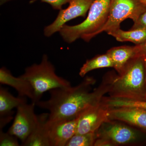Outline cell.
<instances>
[{"label":"cell","instance_id":"cell-1","mask_svg":"<svg viewBox=\"0 0 146 146\" xmlns=\"http://www.w3.org/2000/svg\"><path fill=\"white\" fill-rule=\"evenodd\" d=\"M112 78V74L106 76L100 86L91 91L96 80L87 77L77 86L50 90L49 98L39 100L36 105L49 111V121L77 117L87 108L101 102L109 92Z\"/></svg>","mask_w":146,"mask_h":146},{"label":"cell","instance_id":"cell-2","mask_svg":"<svg viewBox=\"0 0 146 146\" xmlns=\"http://www.w3.org/2000/svg\"><path fill=\"white\" fill-rule=\"evenodd\" d=\"M109 97L146 101L145 68L143 56L139 55L127 64L118 75H113Z\"/></svg>","mask_w":146,"mask_h":146},{"label":"cell","instance_id":"cell-3","mask_svg":"<svg viewBox=\"0 0 146 146\" xmlns=\"http://www.w3.org/2000/svg\"><path fill=\"white\" fill-rule=\"evenodd\" d=\"M110 0H95L82 23L74 26L65 25L58 32L65 42L71 44L79 38L89 42L97 35L106 23Z\"/></svg>","mask_w":146,"mask_h":146},{"label":"cell","instance_id":"cell-4","mask_svg":"<svg viewBox=\"0 0 146 146\" xmlns=\"http://www.w3.org/2000/svg\"><path fill=\"white\" fill-rule=\"evenodd\" d=\"M20 76L31 84L39 101L47 91L71 86L70 82L56 74L54 66L46 54L43 55L41 63L27 67Z\"/></svg>","mask_w":146,"mask_h":146},{"label":"cell","instance_id":"cell-5","mask_svg":"<svg viewBox=\"0 0 146 146\" xmlns=\"http://www.w3.org/2000/svg\"><path fill=\"white\" fill-rule=\"evenodd\" d=\"M96 132L97 138L107 139L115 146L140 145L146 144V131L120 121H107Z\"/></svg>","mask_w":146,"mask_h":146},{"label":"cell","instance_id":"cell-6","mask_svg":"<svg viewBox=\"0 0 146 146\" xmlns=\"http://www.w3.org/2000/svg\"><path fill=\"white\" fill-rule=\"evenodd\" d=\"M146 10V6L140 0H110L107 21L97 35L120 28L121 23L128 18L134 23Z\"/></svg>","mask_w":146,"mask_h":146},{"label":"cell","instance_id":"cell-7","mask_svg":"<svg viewBox=\"0 0 146 146\" xmlns=\"http://www.w3.org/2000/svg\"><path fill=\"white\" fill-rule=\"evenodd\" d=\"M35 103L32 102L18 106L13 123L7 131L20 139L22 143L33 131L38 121V115L35 112Z\"/></svg>","mask_w":146,"mask_h":146},{"label":"cell","instance_id":"cell-8","mask_svg":"<svg viewBox=\"0 0 146 146\" xmlns=\"http://www.w3.org/2000/svg\"><path fill=\"white\" fill-rule=\"evenodd\" d=\"M95 0H71L65 9L59 10L57 17L51 24L44 29V35L50 37L59 32L66 23L78 17L85 18Z\"/></svg>","mask_w":146,"mask_h":146},{"label":"cell","instance_id":"cell-9","mask_svg":"<svg viewBox=\"0 0 146 146\" xmlns=\"http://www.w3.org/2000/svg\"><path fill=\"white\" fill-rule=\"evenodd\" d=\"M109 108L102 103L91 106L78 115L77 134L95 132L105 122L110 120Z\"/></svg>","mask_w":146,"mask_h":146},{"label":"cell","instance_id":"cell-10","mask_svg":"<svg viewBox=\"0 0 146 146\" xmlns=\"http://www.w3.org/2000/svg\"><path fill=\"white\" fill-rule=\"evenodd\" d=\"M78 117L49 121H47L50 146H66L76 133Z\"/></svg>","mask_w":146,"mask_h":146},{"label":"cell","instance_id":"cell-11","mask_svg":"<svg viewBox=\"0 0 146 146\" xmlns=\"http://www.w3.org/2000/svg\"><path fill=\"white\" fill-rule=\"evenodd\" d=\"M109 119L125 123L146 131V110L137 107L109 108Z\"/></svg>","mask_w":146,"mask_h":146},{"label":"cell","instance_id":"cell-12","mask_svg":"<svg viewBox=\"0 0 146 146\" xmlns=\"http://www.w3.org/2000/svg\"><path fill=\"white\" fill-rule=\"evenodd\" d=\"M0 83L15 89L18 92V96L28 98L35 104L39 101L30 83L21 76L18 77L14 76L5 67L0 69Z\"/></svg>","mask_w":146,"mask_h":146},{"label":"cell","instance_id":"cell-13","mask_svg":"<svg viewBox=\"0 0 146 146\" xmlns=\"http://www.w3.org/2000/svg\"><path fill=\"white\" fill-rule=\"evenodd\" d=\"M113 63V68L120 74L130 60L139 56L136 45L115 47L107 51Z\"/></svg>","mask_w":146,"mask_h":146},{"label":"cell","instance_id":"cell-14","mask_svg":"<svg viewBox=\"0 0 146 146\" xmlns=\"http://www.w3.org/2000/svg\"><path fill=\"white\" fill-rule=\"evenodd\" d=\"M49 113L38 115V121L34 130L22 143L24 146H50L47 122Z\"/></svg>","mask_w":146,"mask_h":146},{"label":"cell","instance_id":"cell-15","mask_svg":"<svg viewBox=\"0 0 146 146\" xmlns=\"http://www.w3.org/2000/svg\"><path fill=\"white\" fill-rule=\"evenodd\" d=\"M26 103V98L14 97L7 89L0 87V117L13 116L12 110Z\"/></svg>","mask_w":146,"mask_h":146},{"label":"cell","instance_id":"cell-16","mask_svg":"<svg viewBox=\"0 0 146 146\" xmlns=\"http://www.w3.org/2000/svg\"><path fill=\"white\" fill-rule=\"evenodd\" d=\"M107 33L115 37L119 42H131L136 45L141 44L146 41V29H131L125 31L119 28L108 32Z\"/></svg>","mask_w":146,"mask_h":146},{"label":"cell","instance_id":"cell-17","mask_svg":"<svg viewBox=\"0 0 146 146\" xmlns=\"http://www.w3.org/2000/svg\"><path fill=\"white\" fill-rule=\"evenodd\" d=\"M106 68H113L112 60L106 53L105 54L98 55L86 60L80 68L79 74L81 77H84L91 71Z\"/></svg>","mask_w":146,"mask_h":146},{"label":"cell","instance_id":"cell-18","mask_svg":"<svg viewBox=\"0 0 146 146\" xmlns=\"http://www.w3.org/2000/svg\"><path fill=\"white\" fill-rule=\"evenodd\" d=\"M101 102L108 108L137 107L146 110V101L134 100L104 96L102 99Z\"/></svg>","mask_w":146,"mask_h":146},{"label":"cell","instance_id":"cell-19","mask_svg":"<svg viewBox=\"0 0 146 146\" xmlns=\"http://www.w3.org/2000/svg\"><path fill=\"white\" fill-rule=\"evenodd\" d=\"M97 138L96 132L82 134L76 133L66 146H94Z\"/></svg>","mask_w":146,"mask_h":146},{"label":"cell","instance_id":"cell-20","mask_svg":"<svg viewBox=\"0 0 146 146\" xmlns=\"http://www.w3.org/2000/svg\"><path fill=\"white\" fill-rule=\"evenodd\" d=\"M18 138L11 135L9 132H4L3 130H0V146H20Z\"/></svg>","mask_w":146,"mask_h":146},{"label":"cell","instance_id":"cell-21","mask_svg":"<svg viewBox=\"0 0 146 146\" xmlns=\"http://www.w3.org/2000/svg\"><path fill=\"white\" fill-rule=\"evenodd\" d=\"M37 1L47 3L51 6L54 9L60 10L62 9L63 5L67 3H70L71 0H31L30 3H33Z\"/></svg>","mask_w":146,"mask_h":146},{"label":"cell","instance_id":"cell-22","mask_svg":"<svg viewBox=\"0 0 146 146\" xmlns=\"http://www.w3.org/2000/svg\"><path fill=\"white\" fill-rule=\"evenodd\" d=\"M131 29H146V10L136 22Z\"/></svg>","mask_w":146,"mask_h":146},{"label":"cell","instance_id":"cell-23","mask_svg":"<svg viewBox=\"0 0 146 146\" xmlns=\"http://www.w3.org/2000/svg\"><path fill=\"white\" fill-rule=\"evenodd\" d=\"M94 146H115L111 141L105 138H98L95 141Z\"/></svg>","mask_w":146,"mask_h":146},{"label":"cell","instance_id":"cell-24","mask_svg":"<svg viewBox=\"0 0 146 146\" xmlns=\"http://www.w3.org/2000/svg\"><path fill=\"white\" fill-rule=\"evenodd\" d=\"M136 46L138 55L146 57V41L143 44Z\"/></svg>","mask_w":146,"mask_h":146},{"label":"cell","instance_id":"cell-25","mask_svg":"<svg viewBox=\"0 0 146 146\" xmlns=\"http://www.w3.org/2000/svg\"><path fill=\"white\" fill-rule=\"evenodd\" d=\"M11 1H13V0H0V4L1 5H3L4 4Z\"/></svg>","mask_w":146,"mask_h":146},{"label":"cell","instance_id":"cell-26","mask_svg":"<svg viewBox=\"0 0 146 146\" xmlns=\"http://www.w3.org/2000/svg\"><path fill=\"white\" fill-rule=\"evenodd\" d=\"M145 61V88H146V57L143 56Z\"/></svg>","mask_w":146,"mask_h":146},{"label":"cell","instance_id":"cell-27","mask_svg":"<svg viewBox=\"0 0 146 146\" xmlns=\"http://www.w3.org/2000/svg\"><path fill=\"white\" fill-rule=\"evenodd\" d=\"M146 6V0H140Z\"/></svg>","mask_w":146,"mask_h":146}]
</instances>
